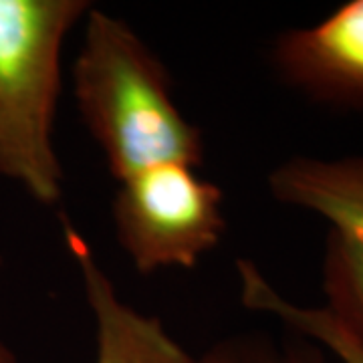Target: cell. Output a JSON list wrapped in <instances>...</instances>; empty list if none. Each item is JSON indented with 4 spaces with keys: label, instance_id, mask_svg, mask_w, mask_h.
I'll return each instance as SVG.
<instances>
[{
    "label": "cell",
    "instance_id": "cell-7",
    "mask_svg": "<svg viewBox=\"0 0 363 363\" xmlns=\"http://www.w3.org/2000/svg\"><path fill=\"white\" fill-rule=\"evenodd\" d=\"M236 274L240 303L247 309L279 319L301 339L331 351L341 363H363V339L341 323L327 307L293 303L250 259L236 260Z\"/></svg>",
    "mask_w": 363,
    "mask_h": 363
},
{
    "label": "cell",
    "instance_id": "cell-8",
    "mask_svg": "<svg viewBox=\"0 0 363 363\" xmlns=\"http://www.w3.org/2000/svg\"><path fill=\"white\" fill-rule=\"evenodd\" d=\"M327 309L363 339V250L329 230L323 255Z\"/></svg>",
    "mask_w": 363,
    "mask_h": 363
},
{
    "label": "cell",
    "instance_id": "cell-11",
    "mask_svg": "<svg viewBox=\"0 0 363 363\" xmlns=\"http://www.w3.org/2000/svg\"><path fill=\"white\" fill-rule=\"evenodd\" d=\"M0 363H18L14 351L11 350V345L4 341V337L0 335Z\"/></svg>",
    "mask_w": 363,
    "mask_h": 363
},
{
    "label": "cell",
    "instance_id": "cell-1",
    "mask_svg": "<svg viewBox=\"0 0 363 363\" xmlns=\"http://www.w3.org/2000/svg\"><path fill=\"white\" fill-rule=\"evenodd\" d=\"M73 63L79 116L117 182L164 164L200 166L202 131L174 99L168 71L130 23L104 9L83 21Z\"/></svg>",
    "mask_w": 363,
    "mask_h": 363
},
{
    "label": "cell",
    "instance_id": "cell-2",
    "mask_svg": "<svg viewBox=\"0 0 363 363\" xmlns=\"http://www.w3.org/2000/svg\"><path fill=\"white\" fill-rule=\"evenodd\" d=\"M87 0H0V178L55 206L65 172L55 143L63 49Z\"/></svg>",
    "mask_w": 363,
    "mask_h": 363
},
{
    "label": "cell",
    "instance_id": "cell-10",
    "mask_svg": "<svg viewBox=\"0 0 363 363\" xmlns=\"http://www.w3.org/2000/svg\"><path fill=\"white\" fill-rule=\"evenodd\" d=\"M281 363H325L323 350L307 339L289 343L281 353Z\"/></svg>",
    "mask_w": 363,
    "mask_h": 363
},
{
    "label": "cell",
    "instance_id": "cell-6",
    "mask_svg": "<svg viewBox=\"0 0 363 363\" xmlns=\"http://www.w3.org/2000/svg\"><path fill=\"white\" fill-rule=\"evenodd\" d=\"M267 186L279 204L321 216L363 250V156H293L271 169Z\"/></svg>",
    "mask_w": 363,
    "mask_h": 363
},
{
    "label": "cell",
    "instance_id": "cell-9",
    "mask_svg": "<svg viewBox=\"0 0 363 363\" xmlns=\"http://www.w3.org/2000/svg\"><path fill=\"white\" fill-rule=\"evenodd\" d=\"M196 363H281V353L262 335H236L212 345Z\"/></svg>",
    "mask_w": 363,
    "mask_h": 363
},
{
    "label": "cell",
    "instance_id": "cell-12",
    "mask_svg": "<svg viewBox=\"0 0 363 363\" xmlns=\"http://www.w3.org/2000/svg\"><path fill=\"white\" fill-rule=\"evenodd\" d=\"M2 264H4V262H2V255H0V271H2Z\"/></svg>",
    "mask_w": 363,
    "mask_h": 363
},
{
    "label": "cell",
    "instance_id": "cell-4",
    "mask_svg": "<svg viewBox=\"0 0 363 363\" xmlns=\"http://www.w3.org/2000/svg\"><path fill=\"white\" fill-rule=\"evenodd\" d=\"M272 65L311 101L363 109V0H350L323 21L283 33Z\"/></svg>",
    "mask_w": 363,
    "mask_h": 363
},
{
    "label": "cell",
    "instance_id": "cell-5",
    "mask_svg": "<svg viewBox=\"0 0 363 363\" xmlns=\"http://www.w3.org/2000/svg\"><path fill=\"white\" fill-rule=\"evenodd\" d=\"M63 240L95 325V363H196L157 317L123 301L89 240L67 220Z\"/></svg>",
    "mask_w": 363,
    "mask_h": 363
},
{
    "label": "cell",
    "instance_id": "cell-3",
    "mask_svg": "<svg viewBox=\"0 0 363 363\" xmlns=\"http://www.w3.org/2000/svg\"><path fill=\"white\" fill-rule=\"evenodd\" d=\"M113 226L138 272L194 269L224 236V196L196 166H156L117 182Z\"/></svg>",
    "mask_w": 363,
    "mask_h": 363
}]
</instances>
